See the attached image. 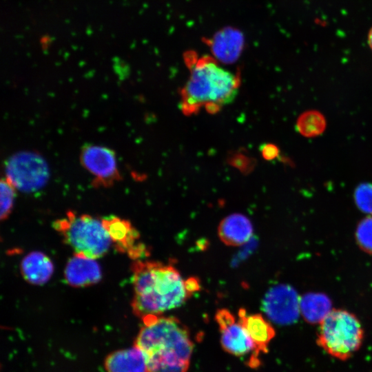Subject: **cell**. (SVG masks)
Wrapping results in <instances>:
<instances>
[{
    "label": "cell",
    "instance_id": "7",
    "mask_svg": "<svg viewBox=\"0 0 372 372\" xmlns=\"http://www.w3.org/2000/svg\"><path fill=\"white\" fill-rule=\"evenodd\" d=\"M216 321L220 333V344L224 351L236 357L251 353L249 366L256 367V347L242 325L236 320L234 316L226 309L216 311Z\"/></svg>",
    "mask_w": 372,
    "mask_h": 372
},
{
    "label": "cell",
    "instance_id": "19",
    "mask_svg": "<svg viewBox=\"0 0 372 372\" xmlns=\"http://www.w3.org/2000/svg\"><path fill=\"white\" fill-rule=\"evenodd\" d=\"M355 236L359 247L365 252L372 254V216L360 221Z\"/></svg>",
    "mask_w": 372,
    "mask_h": 372
},
{
    "label": "cell",
    "instance_id": "12",
    "mask_svg": "<svg viewBox=\"0 0 372 372\" xmlns=\"http://www.w3.org/2000/svg\"><path fill=\"white\" fill-rule=\"evenodd\" d=\"M101 269L95 259L74 255L65 269L67 283L74 287H84L97 283L101 278Z\"/></svg>",
    "mask_w": 372,
    "mask_h": 372
},
{
    "label": "cell",
    "instance_id": "5",
    "mask_svg": "<svg viewBox=\"0 0 372 372\" xmlns=\"http://www.w3.org/2000/svg\"><path fill=\"white\" fill-rule=\"evenodd\" d=\"M363 338V328L354 314L332 309L320 322L317 342L332 357L345 360L359 349Z\"/></svg>",
    "mask_w": 372,
    "mask_h": 372
},
{
    "label": "cell",
    "instance_id": "11",
    "mask_svg": "<svg viewBox=\"0 0 372 372\" xmlns=\"http://www.w3.org/2000/svg\"><path fill=\"white\" fill-rule=\"evenodd\" d=\"M238 322L242 325L252 340L255 347V362L259 365L260 353H267L268 345L276 335L271 324L260 314H247L245 309L238 311Z\"/></svg>",
    "mask_w": 372,
    "mask_h": 372
},
{
    "label": "cell",
    "instance_id": "3",
    "mask_svg": "<svg viewBox=\"0 0 372 372\" xmlns=\"http://www.w3.org/2000/svg\"><path fill=\"white\" fill-rule=\"evenodd\" d=\"M240 81L230 71L219 66L211 58L202 57L195 63L189 79L182 90L181 109L191 114L205 107L216 112L233 102L238 94Z\"/></svg>",
    "mask_w": 372,
    "mask_h": 372
},
{
    "label": "cell",
    "instance_id": "22",
    "mask_svg": "<svg viewBox=\"0 0 372 372\" xmlns=\"http://www.w3.org/2000/svg\"><path fill=\"white\" fill-rule=\"evenodd\" d=\"M262 152L266 159L272 160L278 156V149L272 144L264 145Z\"/></svg>",
    "mask_w": 372,
    "mask_h": 372
},
{
    "label": "cell",
    "instance_id": "23",
    "mask_svg": "<svg viewBox=\"0 0 372 372\" xmlns=\"http://www.w3.org/2000/svg\"><path fill=\"white\" fill-rule=\"evenodd\" d=\"M369 44L370 48L372 50V28L371 29L369 34Z\"/></svg>",
    "mask_w": 372,
    "mask_h": 372
},
{
    "label": "cell",
    "instance_id": "17",
    "mask_svg": "<svg viewBox=\"0 0 372 372\" xmlns=\"http://www.w3.org/2000/svg\"><path fill=\"white\" fill-rule=\"evenodd\" d=\"M330 299L323 293H309L300 299V311L310 323H320L332 310Z\"/></svg>",
    "mask_w": 372,
    "mask_h": 372
},
{
    "label": "cell",
    "instance_id": "14",
    "mask_svg": "<svg viewBox=\"0 0 372 372\" xmlns=\"http://www.w3.org/2000/svg\"><path fill=\"white\" fill-rule=\"evenodd\" d=\"M244 46L241 32L234 28H225L214 36L211 49L216 59L224 63H232L240 56Z\"/></svg>",
    "mask_w": 372,
    "mask_h": 372
},
{
    "label": "cell",
    "instance_id": "13",
    "mask_svg": "<svg viewBox=\"0 0 372 372\" xmlns=\"http://www.w3.org/2000/svg\"><path fill=\"white\" fill-rule=\"evenodd\" d=\"M104 366L106 372H149L147 355L134 345L108 354Z\"/></svg>",
    "mask_w": 372,
    "mask_h": 372
},
{
    "label": "cell",
    "instance_id": "15",
    "mask_svg": "<svg viewBox=\"0 0 372 372\" xmlns=\"http://www.w3.org/2000/svg\"><path fill=\"white\" fill-rule=\"evenodd\" d=\"M218 234L221 241L225 245L240 246L249 240L253 234V227L247 217L234 214L221 220Z\"/></svg>",
    "mask_w": 372,
    "mask_h": 372
},
{
    "label": "cell",
    "instance_id": "6",
    "mask_svg": "<svg viewBox=\"0 0 372 372\" xmlns=\"http://www.w3.org/2000/svg\"><path fill=\"white\" fill-rule=\"evenodd\" d=\"M6 178L23 192L39 190L48 182L50 172L45 159L33 152H20L5 162Z\"/></svg>",
    "mask_w": 372,
    "mask_h": 372
},
{
    "label": "cell",
    "instance_id": "16",
    "mask_svg": "<svg viewBox=\"0 0 372 372\" xmlns=\"http://www.w3.org/2000/svg\"><path fill=\"white\" fill-rule=\"evenodd\" d=\"M21 273L28 282L41 285L47 282L54 271L51 260L39 251L31 252L26 255L21 264Z\"/></svg>",
    "mask_w": 372,
    "mask_h": 372
},
{
    "label": "cell",
    "instance_id": "18",
    "mask_svg": "<svg viewBox=\"0 0 372 372\" xmlns=\"http://www.w3.org/2000/svg\"><path fill=\"white\" fill-rule=\"evenodd\" d=\"M326 121L319 112L311 110L304 112L298 119V132L305 137H314L321 134L325 130Z\"/></svg>",
    "mask_w": 372,
    "mask_h": 372
},
{
    "label": "cell",
    "instance_id": "8",
    "mask_svg": "<svg viewBox=\"0 0 372 372\" xmlns=\"http://www.w3.org/2000/svg\"><path fill=\"white\" fill-rule=\"evenodd\" d=\"M263 311L273 322L279 324H289L298 318L300 298L290 286L280 285L271 288L262 302Z\"/></svg>",
    "mask_w": 372,
    "mask_h": 372
},
{
    "label": "cell",
    "instance_id": "1",
    "mask_svg": "<svg viewBox=\"0 0 372 372\" xmlns=\"http://www.w3.org/2000/svg\"><path fill=\"white\" fill-rule=\"evenodd\" d=\"M134 340L149 372H187L194 349L188 328L172 316H147Z\"/></svg>",
    "mask_w": 372,
    "mask_h": 372
},
{
    "label": "cell",
    "instance_id": "2",
    "mask_svg": "<svg viewBox=\"0 0 372 372\" xmlns=\"http://www.w3.org/2000/svg\"><path fill=\"white\" fill-rule=\"evenodd\" d=\"M134 313L143 319L180 307L193 294L178 271L161 262L136 260L132 265Z\"/></svg>",
    "mask_w": 372,
    "mask_h": 372
},
{
    "label": "cell",
    "instance_id": "4",
    "mask_svg": "<svg viewBox=\"0 0 372 372\" xmlns=\"http://www.w3.org/2000/svg\"><path fill=\"white\" fill-rule=\"evenodd\" d=\"M53 226L74 255L99 258L108 251L112 244L102 220L90 215L68 211L66 217L56 220Z\"/></svg>",
    "mask_w": 372,
    "mask_h": 372
},
{
    "label": "cell",
    "instance_id": "10",
    "mask_svg": "<svg viewBox=\"0 0 372 372\" xmlns=\"http://www.w3.org/2000/svg\"><path fill=\"white\" fill-rule=\"evenodd\" d=\"M81 161L99 185H110L120 177L115 154L107 147L85 145L81 154Z\"/></svg>",
    "mask_w": 372,
    "mask_h": 372
},
{
    "label": "cell",
    "instance_id": "21",
    "mask_svg": "<svg viewBox=\"0 0 372 372\" xmlns=\"http://www.w3.org/2000/svg\"><path fill=\"white\" fill-rule=\"evenodd\" d=\"M354 199L360 210L372 214V183L359 185L355 190Z\"/></svg>",
    "mask_w": 372,
    "mask_h": 372
},
{
    "label": "cell",
    "instance_id": "9",
    "mask_svg": "<svg viewBox=\"0 0 372 372\" xmlns=\"http://www.w3.org/2000/svg\"><path fill=\"white\" fill-rule=\"evenodd\" d=\"M102 223L118 251L127 254L134 260L148 256L147 248L139 241V233L130 221L110 216L103 218Z\"/></svg>",
    "mask_w": 372,
    "mask_h": 372
},
{
    "label": "cell",
    "instance_id": "20",
    "mask_svg": "<svg viewBox=\"0 0 372 372\" xmlns=\"http://www.w3.org/2000/svg\"><path fill=\"white\" fill-rule=\"evenodd\" d=\"M15 188L6 179L1 180V220L6 219L12 210L15 197Z\"/></svg>",
    "mask_w": 372,
    "mask_h": 372
}]
</instances>
